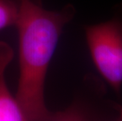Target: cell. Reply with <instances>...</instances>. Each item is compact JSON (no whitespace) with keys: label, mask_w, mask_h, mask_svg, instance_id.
I'll return each instance as SVG.
<instances>
[{"label":"cell","mask_w":122,"mask_h":121,"mask_svg":"<svg viewBox=\"0 0 122 121\" xmlns=\"http://www.w3.org/2000/svg\"><path fill=\"white\" fill-rule=\"evenodd\" d=\"M19 16L18 2L14 0H0V31L16 26Z\"/></svg>","instance_id":"4"},{"label":"cell","mask_w":122,"mask_h":121,"mask_svg":"<svg viewBox=\"0 0 122 121\" xmlns=\"http://www.w3.org/2000/svg\"><path fill=\"white\" fill-rule=\"evenodd\" d=\"M118 121H122V120H118Z\"/></svg>","instance_id":"6"},{"label":"cell","mask_w":122,"mask_h":121,"mask_svg":"<svg viewBox=\"0 0 122 121\" xmlns=\"http://www.w3.org/2000/svg\"><path fill=\"white\" fill-rule=\"evenodd\" d=\"M10 49L0 43V121H28L22 108L5 80L4 71L10 60Z\"/></svg>","instance_id":"3"},{"label":"cell","mask_w":122,"mask_h":121,"mask_svg":"<svg viewBox=\"0 0 122 121\" xmlns=\"http://www.w3.org/2000/svg\"><path fill=\"white\" fill-rule=\"evenodd\" d=\"M16 24L19 39V79L16 98L28 121H49L44 98L46 73L63 28L73 19L76 9L66 5L48 10L40 0H18Z\"/></svg>","instance_id":"1"},{"label":"cell","mask_w":122,"mask_h":121,"mask_svg":"<svg viewBox=\"0 0 122 121\" xmlns=\"http://www.w3.org/2000/svg\"><path fill=\"white\" fill-rule=\"evenodd\" d=\"M49 121H88V118L83 108L74 104L64 111L53 113Z\"/></svg>","instance_id":"5"},{"label":"cell","mask_w":122,"mask_h":121,"mask_svg":"<svg viewBox=\"0 0 122 121\" xmlns=\"http://www.w3.org/2000/svg\"><path fill=\"white\" fill-rule=\"evenodd\" d=\"M85 38L93 63L117 94L122 88V3L111 19L87 25Z\"/></svg>","instance_id":"2"}]
</instances>
